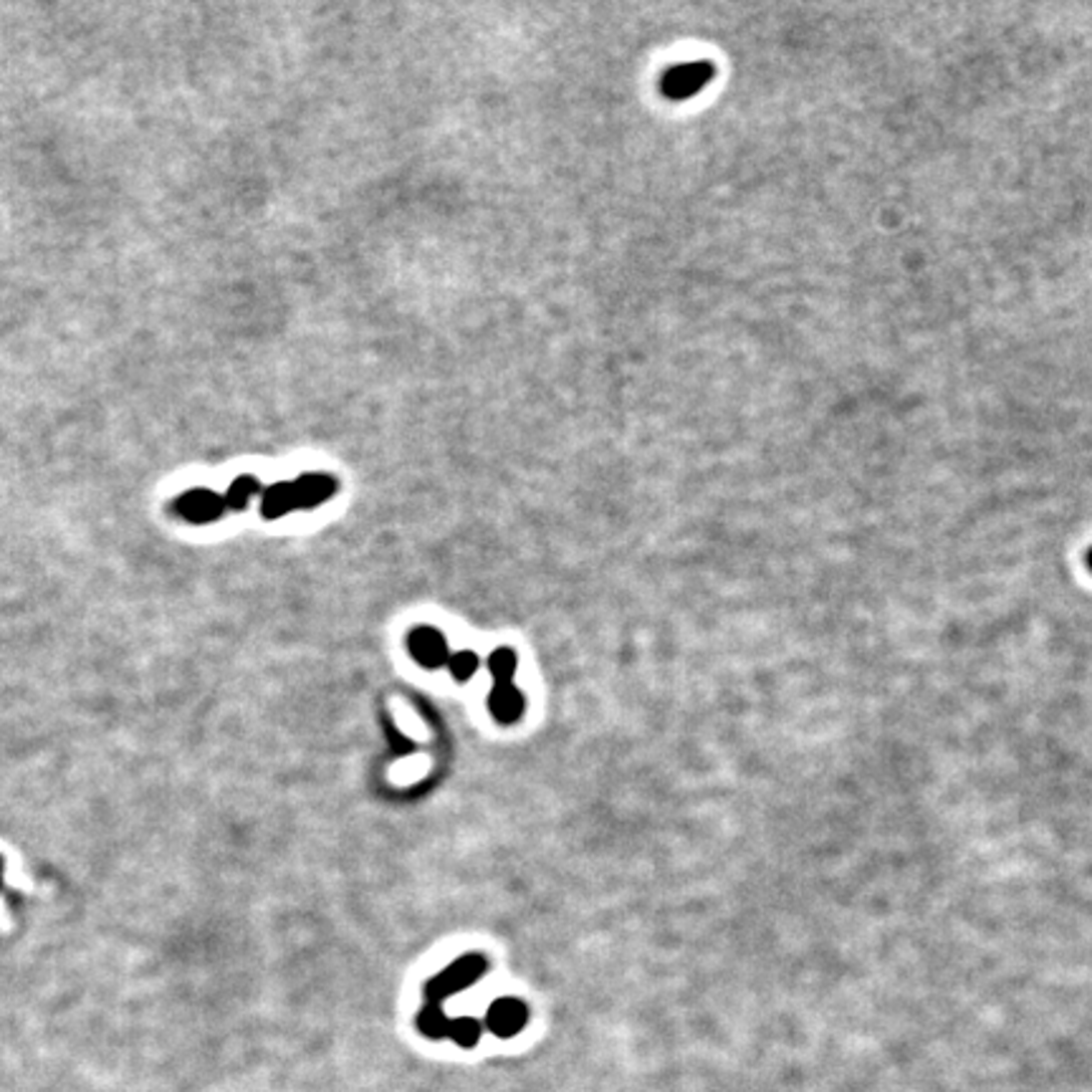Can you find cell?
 <instances>
[{
	"mask_svg": "<svg viewBox=\"0 0 1092 1092\" xmlns=\"http://www.w3.org/2000/svg\"><path fill=\"white\" fill-rule=\"evenodd\" d=\"M296 511L294 504V486L291 481H281L261 491V516L266 519H281V516Z\"/></svg>",
	"mask_w": 1092,
	"mask_h": 1092,
	"instance_id": "obj_8",
	"label": "cell"
},
{
	"mask_svg": "<svg viewBox=\"0 0 1092 1092\" xmlns=\"http://www.w3.org/2000/svg\"><path fill=\"white\" fill-rule=\"evenodd\" d=\"M0 887H3V857H0Z\"/></svg>",
	"mask_w": 1092,
	"mask_h": 1092,
	"instance_id": "obj_15",
	"label": "cell"
},
{
	"mask_svg": "<svg viewBox=\"0 0 1092 1092\" xmlns=\"http://www.w3.org/2000/svg\"><path fill=\"white\" fill-rule=\"evenodd\" d=\"M448 670H451V675L456 677L458 682L471 680V677L476 675V670H478V655H476V652H471V650L453 652L451 660H448Z\"/></svg>",
	"mask_w": 1092,
	"mask_h": 1092,
	"instance_id": "obj_13",
	"label": "cell"
},
{
	"mask_svg": "<svg viewBox=\"0 0 1092 1092\" xmlns=\"http://www.w3.org/2000/svg\"><path fill=\"white\" fill-rule=\"evenodd\" d=\"M489 670L496 682H511L516 672V652L511 650V647H499V650H494L489 657Z\"/></svg>",
	"mask_w": 1092,
	"mask_h": 1092,
	"instance_id": "obj_12",
	"label": "cell"
},
{
	"mask_svg": "<svg viewBox=\"0 0 1092 1092\" xmlns=\"http://www.w3.org/2000/svg\"><path fill=\"white\" fill-rule=\"evenodd\" d=\"M489 972V962H486L481 953H468L461 956L458 962H453L446 972H441L438 977H433L426 984L423 994H426L428 1004H441L443 999L453 997V994L463 992V989L473 987L478 979Z\"/></svg>",
	"mask_w": 1092,
	"mask_h": 1092,
	"instance_id": "obj_1",
	"label": "cell"
},
{
	"mask_svg": "<svg viewBox=\"0 0 1092 1092\" xmlns=\"http://www.w3.org/2000/svg\"><path fill=\"white\" fill-rule=\"evenodd\" d=\"M228 511L226 496L211 489H193L173 501V514L190 524H211Z\"/></svg>",
	"mask_w": 1092,
	"mask_h": 1092,
	"instance_id": "obj_2",
	"label": "cell"
},
{
	"mask_svg": "<svg viewBox=\"0 0 1092 1092\" xmlns=\"http://www.w3.org/2000/svg\"><path fill=\"white\" fill-rule=\"evenodd\" d=\"M418 1030H421L428 1040H443V1037H448V1030H451V1019L446 1017L441 1004H428V1007H423L421 1014H418Z\"/></svg>",
	"mask_w": 1092,
	"mask_h": 1092,
	"instance_id": "obj_9",
	"label": "cell"
},
{
	"mask_svg": "<svg viewBox=\"0 0 1092 1092\" xmlns=\"http://www.w3.org/2000/svg\"><path fill=\"white\" fill-rule=\"evenodd\" d=\"M1087 567L1092 569V546H1090V552H1087Z\"/></svg>",
	"mask_w": 1092,
	"mask_h": 1092,
	"instance_id": "obj_14",
	"label": "cell"
},
{
	"mask_svg": "<svg viewBox=\"0 0 1092 1092\" xmlns=\"http://www.w3.org/2000/svg\"><path fill=\"white\" fill-rule=\"evenodd\" d=\"M291 486H294L296 509H314V506L329 501L336 494V489H339L336 478L326 476V473H309V476H301L296 481H291Z\"/></svg>",
	"mask_w": 1092,
	"mask_h": 1092,
	"instance_id": "obj_6",
	"label": "cell"
},
{
	"mask_svg": "<svg viewBox=\"0 0 1092 1092\" xmlns=\"http://www.w3.org/2000/svg\"><path fill=\"white\" fill-rule=\"evenodd\" d=\"M526 1022H529V1007L519 999H499L486 1012V1027L491 1035L501 1037V1040L519 1035Z\"/></svg>",
	"mask_w": 1092,
	"mask_h": 1092,
	"instance_id": "obj_5",
	"label": "cell"
},
{
	"mask_svg": "<svg viewBox=\"0 0 1092 1092\" xmlns=\"http://www.w3.org/2000/svg\"><path fill=\"white\" fill-rule=\"evenodd\" d=\"M489 709L499 724H516L524 716V696L514 682H496L489 696Z\"/></svg>",
	"mask_w": 1092,
	"mask_h": 1092,
	"instance_id": "obj_7",
	"label": "cell"
},
{
	"mask_svg": "<svg viewBox=\"0 0 1092 1092\" xmlns=\"http://www.w3.org/2000/svg\"><path fill=\"white\" fill-rule=\"evenodd\" d=\"M407 650L410 655L416 657L423 667L428 670H436V667L448 665L451 660V647L448 640L431 625H418L416 630H410L407 635Z\"/></svg>",
	"mask_w": 1092,
	"mask_h": 1092,
	"instance_id": "obj_4",
	"label": "cell"
},
{
	"mask_svg": "<svg viewBox=\"0 0 1092 1092\" xmlns=\"http://www.w3.org/2000/svg\"><path fill=\"white\" fill-rule=\"evenodd\" d=\"M481 1032H484V1027H481V1022L473 1017H458V1019H451V1030H448V1037H451L453 1042H456L458 1047H466V1050H471V1047L478 1045V1040H481Z\"/></svg>",
	"mask_w": 1092,
	"mask_h": 1092,
	"instance_id": "obj_11",
	"label": "cell"
},
{
	"mask_svg": "<svg viewBox=\"0 0 1092 1092\" xmlns=\"http://www.w3.org/2000/svg\"><path fill=\"white\" fill-rule=\"evenodd\" d=\"M261 484H258L253 476H241L233 481L231 489L226 491V506L231 511H243L248 506V501L256 494H261Z\"/></svg>",
	"mask_w": 1092,
	"mask_h": 1092,
	"instance_id": "obj_10",
	"label": "cell"
},
{
	"mask_svg": "<svg viewBox=\"0 0 1092 1092\" xmlns=\"http://www.w3.org/2000/svg\"><path fill=\"white\" fill-rule=\"evenodd\" d=\"M714 74L716 71L711 61L680 63V66L670 68L662 76V94L670 96V99H689V96L699 94L714 79Z\"/></svg>",
	"mask_w": 1092,
	"mask_h": 1092,
	"instance_id": "obj_3",
	"label": "cell"
}]
</instances>
